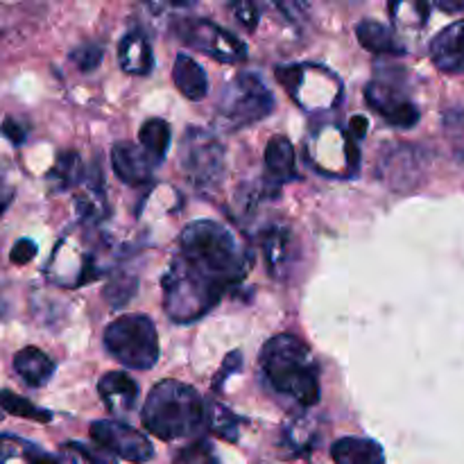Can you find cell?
Segmentation results:
<instances>
[{"label": "cell", "mask_w": 464, "mask_h": 464, "mask_svg": "<svg viewBox=\"0 0 464 464\" xmlns=\"http://www.w3.org/2000/svg\"><path fill=\"white\" fill-rule=\"evenodd\" d=\"M179 258L211 285L227 293L252 270V254L238 243L225 225L195 220L179 236Z\"/></svg>", "instance_id": "6da1fadb"}, {"label": "cell", "mask_w": 464, "mask_h": 464, "mask_svg": "<svg viewBox=\"0 0 464 464\" xmlns=\"http://www.w3.org/2000/svg\"><path fill=\"white\" fill-rule=\"evenodd\" d=\"M261 370L272 392L295 406L311 408L320 401V370L311 349L297 335L281 334L267 340L261 352Z\"/></svg>", "instance_id": "7a4b0ae2"}, {"label": "cell", "mask_w": 464, "mask_h": 464, "mask_svg": "<svg viewBox=\"0 0 464 464\" xmlns=\"http://www.w3.org/2000/svg\"><path fill=\"white\" fill-rule=\"evenodd\" d=\"M143 424L166 442L198 435L204 429L202 397L179 381H161L145 399Z\"/></svg>", "instance_id": "3957f363"}, {"label": "cell", "mask_w": 464, "mask_h": 464, "mask_svg": "<svg viewBox=\"0 0 464 464\" xmlns=\"http://www.w3.org/2000/svg\"><path fill=\"white\" fill-rule=\"evenodd\" d=\"M161 285L163 308H166L168 317L179 324H188V322L204 317L225 295L220 288L195 275L179 256L172 258Z\"/></svg>", "instance_id": "277c9868"}, {"label": "cell", "mask_w": 464, "mask_h": 464, "mask_svg": "<svg viewBox=\"0 0 464 464\" xmlns=\"http://www.w3.org/2000/svg\"><path fill=\"white\" fill-rule=\"evenodd\" d=\"M107 352L130 370H152L159 361V335L145 315H122L104 329Z\"/></svg>", "instance_id": "5b68a950"}, {"label": "cell", "mask_w": 464, "mask_h": 464, "mask_svg": "<svg viewBox=\"0 0 464 464\" xmlns=\"http://www.w3.org/2000/svg\"><path fill=\"white\" fill-rule=\"evenodd\" d=\"M275 109L272 91L254 72H240L227 82L220 95L218 113L229 130H243L267 118Z\"/></svg>", "instance_id": "8992f818"}, {"label": "cell", "mask_w": 464, "mask_h": 464, "mask_svg": "<svg viewBox=\"0 0 464 464\" xmlns=\"http://www.w3.org/2000/svg\"><path fill=\"white\" fill-rule=\"evenodd\" d=\"M181 170L199 193H211L225 177V148L211 131L188 127L181 140Z\"/></svg>", "instance_id": "52a82bcc"}, {"label": "cell", "mask_w": 464, "mask_h": 464, "mask_svg": "<svg viewBox=\"0 0 464 464\" xmlns=\"http://www.w3.org/2000/svg\"><path fill=\"white\" fill-rule=\"evenodd\" d=\"M276 80L290 91L295 102L306 111H322L338 104L343 84L331 71L313 63H293L276 68Z\"/></svg>", "instance_id": "ba28073f"}, {"label": "cell", "mask_w": 464, "mask_h": 464, "mask_svg": "<svg viewBox=\"0 0 464 464\" xmlns=\"http://www.w3.org/2000/svg\"><path fill=\"white\" fill-rule=\"evenodd\" d=\"M175 32L181 44L222 63H240L247 59V45L208 18H179L175 23Z\"/></svg>", "instance_id": "9c48e42d"}, {"label": "cell", "mask_w": 464, "mask_h": 464, "mask_svg": "<svg viewBox=\"0 0 464 464\" xmlns=\"http://www.w3.org/2000/svg\"><path fill=\"white\" fill-rule=\"evenodd\" d=\"M306 157L315 170L329 177H352L361 163V152L349 131L324 127L306 145Z\"/></svg>", "instance_id": "30bf717a"}, {"label": "cell", "mask_w": 464, "mask_h": 464, "mask_svg": "<svg viewBox=\"0 0 464 464\" xmlns=\"http://www.w3.org/2000/svg\"><path fill=\"white\" fill-rule=\"evenodd\" d=\"M91 438H93V442L100 449L127 462H148L154 456L152 442L145 435H140L139 430L131 429V426L122 424V421H93L91 424Z\"/></svg>", "instance_id": "8fae6325"}, {"label": "cell", "mask_w": 464, "mask_h": 464, "mask_svg": "<svg viewBox=\"0 0 464 464\" xmlns=\"http://www.w3.org/2000/svg\"><path fill=\"white\" fill-rule=\"evenodd\" d=\"M365 100L388 125L411 130L420 122V109L406 95V91L390 80H374L367 84Z\"/></svg>", "instance_id": "7c38bea8"}, {"label": "cell", "mask_w": 464, "mask_h": 464, "mask_svg": "<svg viewBox=\"0 0 464 464\" xmlns=\"http://www.w3.org/2000/svg\"><path fill=\"white\" fill-rule=\"evenodd\" d=\"M48 279L57 285H68V288H77V285L91 284V281L102 276V267L98 266L95 254L82 252L80 247L63 238L54 249L53 261L48 263Z\"/></svg>", "instance_id": "4fadbf2b"}, {"label": "cell", "mask_w": 464, "mask_h": 464, "mask_svg": "<svg viewBox=\"0 0 464 464\" xmlns=\"http://www.w3.org/2000/svg\"><path fill=\"white\" fill-rule=\"evenodd\" d=\"M258 245H261V252L263 258H266V267L270 272V276L284 281L295 270V266L299 261V245L297 238H295V231L288 225L275 222L267 229H263Z\"/></svg>", "instance_id": "5bb4252c"}, {"label": "cell", "mask_w": 464, "mask_h": 464, "mask_svg": "<svg viewBox=\"0 0 464 464\" xmlns=\"http://www.w3.org/2000/svg\"><path fill=\"white\" fill-rule=\"evenodd\" d=\"M111 166L113 172L121 177V181L130 186H145L152 181L154 168L159 166L140 145L134 143H116L111 148Z\"/></svg>", "instance_id": "9a60e30c"}, {"label": "cell", "mask_w": 464, "mask_h": 464, "mask_svg": "<svg viewBox=\"0 0 464 464\" xmlns=\"http://www.w3.org/2000/svg\"><path fill=\"white\" fill-rule=\"evenodd\" d=\"M75 193V213L82 225L93 227L107 218V190H104L102 175L98 166L84 170V179L77 186Z\"/></svg>", "instance_id": "2e32d148"}, {"label": "cell", "mask_w": 464, "mask_h": 464, "mask_svg": "<svg viewBox=\"0 0 464 464\" xmlns=\"http://www.w3.org/2000/svg\"><path fill=\"white\" fill-rule=\"evenodd\" d=\"M430 59L451 75H464V21L451 23L430 41Z\"/></svg>", "instance_id": "e0dca14e"}, {"label": "cell", "mask_w": 464, "mask_h": 464, "mask_svg": "<svg viewBox=\"0 0 464 464\" xmlns=\"http://www.w3.org/2000/svg\"><path fill=\"white\" fill-rule=\"evenodd\" d=\"M98 392L111 415L125 417L139 403V385L125 372H109L98 381Z\"/></svg>", "instance_id": "ac0fdd59"}, {"label": "cell", "mask_w": 464, "mask_h": 464, "mask_svg": "<svg viewBox=\"0 0 464 464\" xmlns=\"http://www.w3.org/2000/svg\"><path fill=\"white\" fill-rule=\"evenodd\" d=\"M297 163H295V148L285 136H272L267 140L266 148V181L267 186H279L288 184V181H297Z\"/></svg>", "instance_id": "d6986e66"}, {"label": "cell", "mask_w": 464, "mask_h": 464, "mask_svg": "<svg viewBox=\"0 0 464 464\" xmlns=\"http://www.w3.org/2000/svg\"><path fill=\"white\" fill-rule=\"evenodd\" d=\"M118 63L130 75H150L154 66L152 48L140 30H130L118 45Z\"/></svg>", "instance_id": "ffe728a7"}, {"label": "cell", "mask_w": 464, "mask_h": 464, "mask_svg": "<svg viewBox=\"0 0 464 464\" xmlns=\"http://www.w3.org/2000/svg\"><path fill=\"white\" fill-rule=\"evenodd\" d=\"M335 464H385V453L379 442L367 438H340L331 447Z\"/></svg>", "instance_id": "44dd1931"}, {"label": "cell", "mask_w": 464, "mask_h": 464, "mask_svg": "<svg viewBox=\"0 0 464 464\" xmlns=\"http://www.w3.org/2000/svg\"><path fill=\"white\" fill-rule=\"evenodd\" d=\"M14 372L25 381L30 388H44L54 372V362L36 347H23L14 356Z\"/></svg>", "instance_id": "7402d4cb"}, {"label": "cell", "mask_w": 464, "mask_h": 464, "mask_svg": "<svg viewBox=\"0 0 464 464\" xmlns=\"http://www.w3.org/2000/svg\"><path fill=\"white\" fill-rule=\"evenodd\" d=\"M172 80L181 95L188 100H202L208 93V80L204 68L188 54H177L175 66H172Z\"/></svg>", "instance_id": "603a6c76"}, {"label": "cell", "mask_w": 464, "mask_h": 464, "mask_svg": "<svg viewBox=\"0 0 464 464\" xmlns=\"http://www.w3.org/2000/svg\"><path fill=\"white\" fill-rule=\"evenodd\" d=\"M0 464H62L54 456L45 453L36 444L18 435H0Z\"/></svg>", "instance_id": "cb8c5ba5"}, {"label": "cell", "mask_w": 464, "mask_h": 464, "mask_svg": "<svg viewBox=\"0 0 464 464\" xmlns=\"http://www.w3.org/2000/svg\"><path fill=\"white\" fill-rule=\"evenodd\" d=\"M356 36H358V44L374 54H403L406 53V45L399 44V39L394 36V32L379 21H370V18H365V21L358 23Z\"/></svg>", "instance_id": "d4e9b609"}, {"label": "cell", "mask_w": 464, "mask_h": 464, "mask_svg": "<svg viewBox=\"0 0 464 464\" xmlns=\"http://www.w3.org/2000/svg\"><path fill=\"white\" fill-rule=\"evenodd\" d=\"M84 179V163L77 152H63L48 172V184L53 193L77 188Z\"/></svg>", "instance_id": "484cf974"}, {"label": "cell", "mask_w": 464, "mask_h": 464, "mask_svg": "<svg viewBox=\"0 0 464 464\" xmlns=\"http://www.w3.org/2000/svg\"><path fill=\"white\" fill-rule=\"evenodd\" d=\"M139 140L140 148H143L154 161L161 163L163 159H166L168 150H170V125H168L166 121H161V118H150V121H145L143 127H140Z\"/></svg>", "instance_id": "4316f807"}, {"label": "cell", "mask_w": 464, "mask_h": 464, "mask_svg": "<svg viewBox=\"0 0 464 464\" xmlns=\"http://www.w3.org/2000/svg\"><path fill=\"white\" fill-rule=\"evenodd\" d=\"M240 424H243V420L236 417L229 408L213 401V399L211 401H204V426H208V429H211L216 435H220L222 440L238 442Z\"/></svg>", "instance_id": "83f0119b"}, {"label": "cell", "mask_w": 464, "mask_h": 464, "mask_svg": "<svg viewBox=\"0 0 464 464\" xmlns=\"http://www.w3.org/2000/svg\"><path fill=\"white\" fill-rule=\"evenodd\" d=\"M0 408H3L5 412H9V415L23 417V420L41 421V424H48V421L53 420V415H50L48 411L34 406V403H30L27 399L9 392V390H0Z\"/></svg>", "instance_id": "f1b7e54d"}, {"label": "cell", "mask_w": 464, "mask_h": 464, "mask_svg": "<svg viewBox=\"0 0 464 464\" xmlns=\"http://www.w3.org/2000/svg\"><path fill=\"white\" fill-rule=\"evenodd\" d=\"M62 453L71 464H118L116 458L104 451V449H95L82 442L62 444Z\"/></svg>", "instance_id": "f546056e"}, {"label": "cell", "mask_w": 464, "mask_h": 464, "mask_svg": "<svg viewBox=\"0 0 464 464\" xmlns=\"http://www.w3.org/2000/svg\"><path fill=\"white\" fill-rule=\"evenodd\" d=\"M390 12H392V18L397 25L403 27H420L426 25V18L430 14V5L426 3H397L390 5Z\"/></svg>", "instance_id": "4dcf8cb0"}, {"label": "cell", "mask_w": 464, "mask_h": 464, "mask_svg": "<svg viewBox=\"0 0 464 464\" xmlns=\"http://www.w3.org/2000/svg\"><path fill=\"white\" fill-rule=\"evenodd\" d=\"M136 293V276L127 275V272H116L111 276V281L107 284V290H104V297L109 299L111 306H125Z\"/></svg>", "instance_id": "1f68e13d"}, {"label": "cell", "mask_w": 464, "mask_h": 464, "mask_svg": "<svg viewBox=\"0 0 464 464\" xmlns=\"http://www.w3.org/2000/svg\"><path fill=\"white\" fill-rule=\"evenodd\" d=\"M104 48L100 44H82L71 53V62L80 68L82 72H91L102 63Z\"/></svg>", "instance_id": "d6a6232c"}, {"label": "cell", "mask_w": 464, "mask_h": 464, "mask_svg": "<svg viewBox=\"0 0 464 464\" xmlns=\"http://www.w3.org/2000/svg\"><path fill=\"white\" fill-rule=\"evenodd\" d=\"M285 435H288L290 447H293L297 453H304V456H306V453L313 449V444H315V435H313V430L308 429L306 421H295V424H290L288 430H285Z\"/></svg>", "instance_id": "836d02e7"}, {"label": "cell", "mask_w": 464, "mask_h": 464, "mask_svg": "<svg viewBox=\"0 0 464 464\" xmlns=\"http://www.w3.org/2000/svg\"><path fill=\"white\" fill-rule=\"evenodd\" d=\"M231 14H234L236 21L245 27L247 32H254L258 27V18H261V12H258V5L254 3H234L231 5Z\"/></svg>", "instance_id": "e575fe53"}, {"label": "cell", "mask_w": 464, "mask_h": 464, "mask_svg": "<svg viewBox=\"0 0 464 464\" xmlns=\"http://www.w3.org/2000/svg\"><path fill=\"white\" fill-rule=\"evenodd\" d=\"M14 195H16V188H14L12 175H9L7 166L0 161V216L9 208V204L14 202Z\"/></svg>", "instance_id": "d590c367"}, {"label": "cell", "mask_w": 464, "mask_h": 464, "mask_svg": "<svg viewBox=\"0 0 464 464\" xmlns=\"http://www.w3.org/2000/svg\"><path fill=\"white\" fill-rule=\"evenodd\" d=\"M240 365H243V353L240 352L229 353V356L225 358V365H222V370L218 372V376L213 379V390H216V392H220L222 383L229 379V374H236V372L240 370Z\"/></svg>", "instance_id": "8d00e7d4"}, {"label": "cell", "mask_w": 464, "mask_h": 464, "mask_svg": "<svg viewBox=\"0 0 464 464\" xmlns=\"http://www.w3.org/2000/svg\"><path fill=\"white\" fill-rule=\"evenodd\" d=\"M34 256H36V245L32 243L30 238L18 240V243L12 247V254H9L12 263H16V266H25V263H30Z\"/></svg>", "instance_id": "74e56055"}, {"label": "cell", "mask_w": 464, "mask_h": 464, "mask_svg": "<svg viewBox=\"0 0 464 464\" xmlns=\"http://www.w3.org/2000/svg\"><path fill=\"white\" fill-rule=\"evenodd\" d=\"M0 131H3V134L7 136V139L12 140L14 145H21L23 140H25V136H27L25 127H21L16 121H12V118H7V121L3 122V127H0Z\"/></svg>", "instance_id": "f35d334b"}, {"label": "cell", "mask_w": 464, "mask_h": 464, "mask_svg": "<svg viewBox=\"0 0 464 464\" xmlns=\"http://www.w3.org/2000/svg\"><path fill=\"white\" fill-rule=\"evenodd\" d=\"M367 134V118L365 116H353L352 122H349V136L353 140L362 139Z\"/></svg>", "instance_id": "ab89813d"}, {"label": "cell", "mask_w": 464, "mask_h": 464, "mask_svg": "<svg viewBox=\"0 0 464 464\" xmlns=\"http://www.w3.org/2000/svg\"><path fill=\"white\" fill-rule=\"evenodd\" d=\"M438 9H442V12H449V14L462 12V9H464V0H462V3H447V0H440Z\"/></svg>", "instance_id": "60d3db41"}, {"label": "cell", "mask_w": 464, "mask_h": 464, "mask_svg": "<svg viewBox=\"0 0 464 464\" xmlns=\"http://www.w3.org/2000/svg\"><path fill=\"white\" fill-rule=\"evenodd\" d=\"M0 315H3V308H0Z\"/></svg>", "instance_id": "b9f144b4"}]
</instances>
